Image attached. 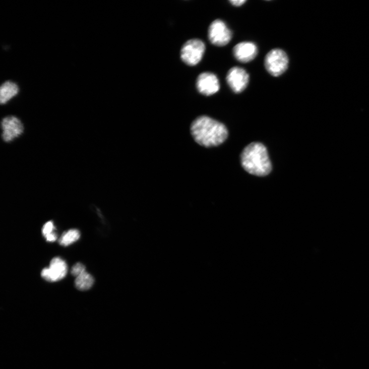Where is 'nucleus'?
Returning a JSON list of instances; mask_svg holds the SVG:
<instances>
[{
	"label": "nucleus",
	"instance_id": "1a4fd4ad",
	"mask_svg": "<svg viewBox=\"0 0 369 369\" xmlns=\"http://www.w3.org/2000/svg\"><path fill=\"white\" fill-rule=\"evenodd\" d=\"M3 138L6 142H10L19 137L24 131L21 121L14 116H9L2 121Z\"/></svg>",
	"mask_w": 369,
	"mask_h": 369
},
{
	"label": "nucleus",
	"instance_id": "dca6fc26",
	"mask_svg": "<svg viewBox=\"0 0 369 369\" xmlns=\"http://www.w3.org/2000/svg\"><path fill=\"white\" fill-rule=\"evenodd\" d=\"M229 2L232 6L239 7L244 5L246 1L245 0H231Z\"/></svg>",
	"mask_w": 369,
	"mask_h": 369
},
{
	"label": "nucleus",
	"instance_id": "ddd939ff",
	"mask_svg": "<svg viewBox=\"0 0 369 369\" xmlns=\"http://www.w3.org/2000/svg\"><path fill=\"white\" fill-rule=\"evenodd\" d=\"M80 237V233L77 229H71L63 233L58 240L61 245L68 246L77 241Z\"/></svg>",
	"mask_w": 369,
	"mask_h": 369
},
{
	"label": "nucleus",
	"instance_id": "20e7f679",
	"mask_svg": "<svg viewBox=\"0 0 369 369\" xmlns=\"http://www.w3.org/2000/svg\"><path fill=\"white\" fill-rule=\"evenodd\" d=\"M205 49V45L202 40L198 39L190 40L181 47V59L188 66H195L202 60Z\"/></svg>",
	"mask_w": 369,
	"mask_h": 369
},
{
	"label": "nucleus",
	"instance_id": "39448f33",
	"mask_svg": "<svg viewBox=\"0 0 369 369\" xmlns=\"http://www.w3.org/2000/svg\"><path fill=\"white\" fill-rule=\"evenodd\" d=\"M208 38L213 45L222 47L230 42L232 33L223 21L217 19L213 21L209 27Z\"/></svg>",
	"mask_w": 369,
	"mask_h": 369
},
{
	"label": "nucleus",
	"instance_id": "7ed1b4c3",
	"mask_svg": "<svg viewBox=\"0 0 369 369\" xmlns=\"http://www.w3.org/2000/svg\"><path fill=\"white\" fill-rule=\"evenodd\" d=\"M289 57L287 53L279 48L273 49L266 55L265 67L267 71L273 77H279L288 69Z\"/></svg>",
	"mask_w": 369,
	"mask_h": 369
},
{
	"label": "nucleus",
	"instance_id": "2eb2a0df",
	"mask_svg": "<svg viewBox=\"0 0 369 369\" xmlns=\"http://www.w3.org/2000/svg\"><path fill=\"white\" fill-rule=\"evenodd\" d=\"M54 230H55V227L53 222L49 221L43 226L42 230V234L45 238L47 236L55 233L53 232Z\"/></svg>",
	"mask_w": 369,
	"mask_h": 369
},
{
	"label": "nucleus",
	"instance_id": "0eeeda50",
	"mask_svg": "<svg viewBox=\"0 0 369 369\" xmlns=\"http://www.w3.org/2000/svg\"><path fill=\"white\" fill-rule=\"evenodd\" d=\"M226 81L235 94H240L247 88L250 82V75L244 69L233 67L228 71Z\"/></svg>",
	"mask_w": 369,
	"mask_h": 369
},
{
	"label": "nucleus",
	"instance_id": "6e6552de",
	"mask_svg": "<svg viewBox=\"0 0 369 369\" xmlns=\"http://www.w3.org/2000/svg\"><path fill=\"white\" fill-rule=\"evenodd\" d=\"M197 87L201 94L210 96L217 93L219 91L220 81L215 74L210 72L203 73L198 77Z\"/></svg>",
	"mask_w": 369,
	"mask_h": 369
},
{
	"label": "nucleus",
	"instance_id": "9b49d317",
	"mask_svg": "<svg viewBox=\"0 0 369 369\" xmlns=\"http://www.w3.org/2000/svg\"><path fill=\"white\" fill-rule=\"evenodd\" d=\"M18 85L11 81L5 82L0 88V102L5 104L19 93Z\"/></svg>",
	"mask_w": 369,
	"mask_h": 369
},
{
	"label": "nucleus",
	"instance_id": "4468645a",
	"mask_svg": "<svg viewBox=\"0 0 369 369\" xmlns=\"http://www.w3.org/2000/svg\"><path fill=\"white\" fill-rule=\"evenodd\" d=\"M86 271L85 266L80 263L76 264L72 268V274L77 278L78 276Z\"/></svg>",
	"mask_w": 369,
	"mask_h": 369
},
{
	"label": "nucleus",
	"instance_id": "f03ea898",
	"mask_svg": "<svg viewBox=\"0 0 369 369\" xmlns=\"http://www.w3.org/2000/svg\"><path fill=\"white\" fill-rule=\"evenodd\" d=\"M241 163L246 171L257 176H266L272 170L267 150L263 144L259 142L252 143L243 149Z\"/></svg>",
	"mask_w": 369,
	"mask_h": 369
},
{
	"label": "nucleus",
	"instance_id": "423d86ee",
	"mask_svg": "<svg viewBox=\"0 0 369 369\" xmlns=\"http://www.w3.org/2000/svg\"><path fill=\"white\" fill-rule=\"evenodd\" d=\"M66 262L60 258H53L50 262L49 268H45L41 272V276L49 282H55L63 280L68 273Z\"/></svg>",
	"mask_w": 369,
	"mask_h": 369
},
{
	"label": "nucleus",
	"instance_id": "9d476101",
	"mask_svg": "<svg viewBox=\"0 0 369 369\" xmlns=\"http://www.w3.org/2000/svg\"><path fill=\"white\" fill-rule=\"evenodd\" d=\"M235 58L241 63H249L257 56L258 48L252 42H242L236 44L233 49Z\"/></svg>",
	"mask_w": 369,
	"mask_h": 369
},
{
	"label": "nucleus",
	"instance_id": "f257e3e1",
	"mask_svg": "<svg viewBox=\"0 0 369 369\" xmlns=\"http://www.w3.org/2000/svg\"><path fill=\"white\" fill-rule=\"evenodd\" d=\"M190 131L195 142L206 148L220 145L228 136L227 129L222 122L206 115L196 118Z\"/></svg>",
	"mask_w": 369,
	"mask_h": 369
},
{
	"label": "nucleus",
	"instance_id": "f8f14e48",
	"mask_svg": "<svg viewBox=\"0 0 369 369\" xmlns=\"http://www.w3.org/2000/svg\"><path fill=\"white\" fill-rule=\"evenodd\" d=\"M94 282L93 276L85 271L76 278L75 286L80 291H86L90 289Z\"/></svg>",
	"mask_w": 369,
	"mask_h": 369
}]
</instances>
